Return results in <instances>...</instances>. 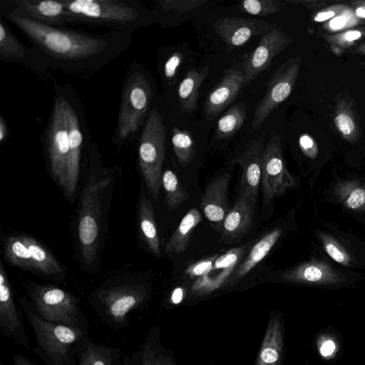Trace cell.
<instances>
[{"mask_svg": "<svg viewBox=\"0 0 365 365\" xmlns=\"http://www.w3.org/2000/svg\"><path fill=\"white\" fill-rule=\"evenodd\" d=\"M19 304L35 336V354L46 365H77L78 354L88 339V330L45 320L24 297Z\"/></svg>", "mask_w": 365, "mask_h": 365, "instance_id": "obj_1", "label": "cell"}, {"mask_svg": "<svg viewBox=\"0 0 365 365\" xmlns=\"http://www.w3.org/2000/svg\"><path fill=\"white\" fill-rule=\"evenodd\" d=\"M9 18L36 44L58 59H84L96 55L106 46L103 39L40 23L16 9Z\"/></svg>", "mask_w": 365, "mask_h": 365, "instance_id": "obj_2", "label": "cell"}, {"mask_svg": "<svg viewBox=\"0 0 365 365\" xmlns=\"http://www.w3.org/2000/svg\"><path fill=\"white\" fill-rule=\"evenodd\" d=\"M26 289L34 309L45 320L88 330L87 318L76 298L51 284H28Z\"/></svg>", "mask_w": 365, "mask_h": 365, "instance_id": "obj_3", "label": "cell"}, {"mask_svg": "<svg viewBox=\"0 0 365 365\" xmlns=\"http://www.w3.org/2000/svg\"><path fill=\"white\" fill-rule=\"evenodd\" d=\"M165 129L159 112L152 110L145 121L138 147L141 173L151 197L157 200L162 185Z\"/></svg>", "mask_w": 365, "mask_h": 365, "instance_id": "obj_4", "label": "cell"}, {"mask_svg": "<svg viewBox=\"0 0 365 365\" xmlns=\"http://www.w3.org/2000/svg\"><path fill=\"white\" fill-rule=\"evenodd\" d=\"M147 290L141 284H128L111 287L98 291L92 304L101 318L113 329L128 327V315L145 302Z\"/></svg>", "mask_w": 365, "mask_h": 365, "instance_id": "obj_5", "label": "cell"}, {"mask_svg": "<svg viewBox=\"0 0 365 365\" xmlns=\"http://www.w3.org/2000/svg\"><path fill=\"white\" fill-rule=\"evenodd\" d=\"M108 178L98 180L91 175L83 188L78 221V239L83 258L91 264L96 259L100 232L101 192Z\"/></svg>", "mask_w": 365, "mask_h": 365, "instance_id": "obj_6", "label": "cell"}, {"mask_svg": "<svg viewBox=\"0 0 365 365\" xmlns=\"http://www.w3.org/2000/svg\"><path fill=\"white\" fill-rule=\"evenodd\" d=\"M152 91L145 76L135 72L124 86L118 120V135L124 139L138 128L149 108Z\"/></svg>", "mask_w": 365, "mask_h": 365, "instance_id": "obj_7", "label": "cell"}, {"mask_svg": "<svg viewBox=\"0 0 365 365\" xmlns=\"http://www.w3.org/2000/svg\"><path fill=\"white\" fill-rule=\"evenodd\" d=\"M73 21L108 25H130L139 18L138 11L117 0H63Z\"/></svg>", "mask_w": 365, "mask_h": 365, "instance_id": "obj_8", "label": "cell"}, {"mask_svg": "<svg viewBox=\"0 0 365 365\" xmlns=\"http://www.w3.org/2000/svg\"><path fill=\"white\" fill-rule=\"evenodd\" d=\"M4 255L13 265L47 276H56L63 271L54 256L38 241L28 235L8 237Z\"/></svg>", "mask_w": 365, "mask_h": 365, "instance_id": "obj_9", "label": "cell"}, {"mask_svg": "<svg viewBox=\"0 0 365 365\" xmlns=\"http://www.w3.org/2000/svg\"><path fill=\"white\" fill-rule=\"evenodd\" d=\"M296 183V178L286 168L281 138L276 133L269 140L263 153L261 175L263 205H270L274 198L293 188Z\"/></svg>", "mask_w": 365, "mask_h": 365, "instance_id": "obj_10", "label": "cell"}, {"mask_svg": "<svg viewBox=\"0 0 365 365\" xmlns=\"http://www.w3.org/2000/svg\"><path fill=\"white\" fill-rule=\"evenodd\" d=\"M301 61L300 56L291 58L274 71L254 112L252 131L259 130L271 113L289 96L299 75Z\"/></svg>", "mask_w": 365, "mask_h": 365, "instance_id": "obj_11", "label": "cell"}, {"mask_svg": "<svg viewBox=\"0 0 365 365\" xmlns=\"http://www.w3.org/2000/svg\"><path fill=\"white\" fill-rule=\"evenodd\" d=\"M65 101L58 98L54 102L48 130V155L53 178L65 190L68 154V128Z\"/></svg>", "mask_w": 365, "mask_h": 365, "instance_id": "obj_12", "label": "cell"}, {"mask_svg": "<svg viewBox=\"0 0 365 365\" xmlns=\"http://www.w3.org/2000/svg\"><path fill=\"white\" fill-rule=\"evenodd\" d=\"M292 41V38L276 25L261 36L255 48L243 56L244 86L251 83L259 73L268 70L272 59Z\"/></svg>", "mask_w": 365, "mask_h": 365, "instance_id": "obj_13", "label": "cell"}, {"mask_svg": "<svg viewBox=\"0 0 365 365\" xmlns=\"http://www.w3.org/2000/svg\"><path fill=\"white\" fill-rule=\"evenodd\" d=\"M0 332L21 346L31 349L12 287L2 264L0 266Z\"/></svg>", "mask_w": 365, "mask_h": 365, "instance_id": "obj_14", "label": "cell"}, {"mask_svg": "<svg viewBox=\"0 0 365 365\" xmlns=\"http://www.w3.org/2000/svg\"><path fill=\"white\" fill-rule=\"evenodd\" d=\"M215 32L231 51L245 44L253 36L264 35L274 26L259 19L228 16L217 19L212 24Z\"/></svg>", "mask_w": 365, "mask_h": 365, "instance_id": "obj_15", "label": "cell"}, {"mask_svg": "<svg viewBox=\"0 0 365 365\" xmlns=\"http://www.w3.org/2000/svg\"><path fill=\"white\" fill-rule=\"evenodd\" d=\"M264 148L262 138L252 140L245 150L233 160V163L239 165L242 170L240 195L249 198L254 203L261 183Z\"/></svg>", "mask_w": 365, "mask_h": 365, "instance_id": "obj_16", "label": "cell"}, {"mask_svg": "<svg viewBox=\"0 0 365 365\" xmlns=\"http://www.w3.org/2000/svg\"><path fill=\"white\" fill-rule=\"evenodd\" d=\"M230 174L223 173L212 179L202 195L200 208L212 229L221 231L222 225L229 210L227 189Z\"/></svg>", "mask_w": 365, "mask_h": 365, "instance_id": "obj_17", "label": "cell"}, {"mask_svg": "<svg viewBox=\"0 0 365 365\" xmlns=\"http://www.w3.org/2000/svg\"><path fill=\"white\" fill-rule=\"evenodd\" d=\"M281 278L289 282L335 285L346 281L345 276L334 269L327 262L310 260L284 272Z\"/></svg>", "mask_w": 365, "mask_h": 365, "instance_id": "obj_18", "label": "cell"}, {"mask_svg": "<svg viewBox=\"0 0 365 365\" xmlns=\"http://www.w3.org/2000/svg\"><path fill=\"white\" fill-rule=\"evenodd\" d=\"M255 203L249 198L239 195L229 208L221 228V240L225 243H238L252 226Z\"/></svg>", "mask_w": 365, "mask_h": 365, "instance_id": "obj_19", "label": "cell"}, {"mask_svg": "<svg viewBox=\"0 0 365 365\" xmlns=\"http://www.w3.org/2000/svg\"><path fill=\"white\" fill-rule=\"evenodd\" d=\"M244 86V76L239 70L229 69L222 81L208 93L205 103V115L215 119L237 97Z\"/></svg>", "mask_w": 365, "mask_h": 365, "instance_id": "obj_20", "label": "cell"}, {"mask_svg": "<svg viewBox=\"0 0 365 365\" xmlns=\"http://www.w3.org/2000/svg\"><path fill=\"white\" fill-rule=\"evenodd\" d=\"M14 2L17 5L16 11L40 23L53 26L73 22L63 0H16Z\"/></svg>", "mask_w": 365, "mask_h": 365, "instance_id": "obj_21", "label": "cell"}, {"mask_svg": "<svg viewBox=\"0 0 365 365\" xmlns=\"http://www.w3.org/2000/svg\"><path fill=\"white\" fill-rule=\"evenodd\" d=\"M65 110L68 120L69 145L66 166V187L64 191L68 197H72L75 193L78 180L83 135L77 115L66 101Z\"/></svg>", "mask_w": 365, "mask_h": 365, "instance_id": "obj_22", "label": "cell"}, {"mask_svg": "<svg viewBox=\"0 0 365 365\" xmlns=\"http://www.w3.org/2000/svg\"><path fill=\"white\" fill-rule=\"evenodd\" d=\"M283 232L279 227L272 228L251 247L244 259L239 263L225 282L230 287L237 284L256 267L270 252Z\"/></svg>", "mask_w": 365, "mask_h": 365, "instance_id": "obj_23", "label": "cell"}, {"mask_svg": "<svg viewBox=\"0 0 365 365\" xmlns=\"http://www.w3.org/2000/svg\"><path fill=\"white\" fill-rule=\"evenodd\" d=\"M284 346L283 327L280 317L270 315L255 365H279Z\"/></svg>", "mask_w": 365, "mask_h": 365, "instance_id": "obj_24", "label": "cell"}, {"mask_svg": "<svg viewBox=\"0 0 365 365\" xmlns=\"http://www.w3.org/2000/svg\"><path fill=\"white\" fill-rule=\"evenodd\" d=\"M123 361L119 349L88 339L78 354L77 365H123Z\"/></svg>", "mask_w": 365, "mask_h": 365, "instance_id": "obj_25", "label": "cell"}, {"mask_svg": "<svg viewBox=\"0 0 365 365\" xmlns=\"http://www.w3.org/2000/svg\"><path fill=\"white\" fill-rule=\"evenodd\" d=\"M202 220V215L198 209H190L165 245V254L172 256L183 252L187 247L194 229Z\"/></svg>", "mask_w": 365, "mask_h": 365, "instance_id": "obj_26", "label": "cell"}, {"mask_svg": "<svg viewBox=\"0 0 365 365\" xmlns=\"http://www.w3.org/2000/svg\"><path fill=\"white\" fill-rule=\"evenodd\" d=\"M209 73V67L204 66L200 71L189 70L178 86V98L180 108L184 112L190 113L196 107L199 88Z\"/></svg>", "mask_w": 365, "mask_h": 365, "instance_id": "obj_27", "label": "cell"}, {"mask_svg": "<svg viewBox=\"0 0 365 365\" xmlns=\"http://www.w3.org/2000/svg\"><path fill=\"white\" fill-rule=\"evenodd\" d=\"M139 223L143 238L150 250L156 257L161 254L160 239L151 201L145 197L140 200L139 207Z\"/></svg>", "mask_w": 365, "mask_h": 365, "instance_id": "obj_28", "label": "cell"}, {"mask_svg": "<svg viewBox=\"0 0 365 365\" xmlns=\"http://www.w3.org/2000/svg\"><path fill=\"white\" fill-rule=\"evenodd\" d=\"M336 197L350 210H365V186L358 180L338 182L334 189Z\"/></svg>", "mask_w": 365, "mask_h": 365, "instance_id": "obj_29", "label": "cell"}, {"mask_svg": "<svg viewBox=\"0 0 365 365\" xmlns=\"http://www.w3.org/2000/svg\"><path fill=\"white\" fill-rule=\"evenodd\" d=\"M334 123L341 135L349 142H354L359 137V128L354 113L349 102H338Z\"/></svg>", "mask_w": 365, "mask_h": 365, "instance_id": "obj_30", "label": "cell"}, {"mask_svg": "<svg viewBox=\"0 0 365 365\" xmlns=\"http://www.w3.org/2000/svg\"><path fill=\"white\" fill-rule=\"evenodd\" d=\"M245 115V104L243 102L232 106L217 121L215 132L217 138L223 140L234 135L242 126Z\"/></svg>", "mask_w": 365, "mask_h": 365, "instance_id": "obj_31", "label": "cell"}, {"mask_svg": "<svg viewBox=\"0 0 365 365\" xmlns=\"http://www.w3.org/2000/svg\"><path fill=\"white\" fill-rule=\"evenodd\" d=\"M172 145L179 164L186 166L195 155V146L191 133L187 130L174 127L172 130Z\"/></svg>", "mask_w": 365, "mask_h": 365, "instance_id": "obj_32", "label": "cell"}, {"mask_svg": "<svg viewBox=\"0 0 365 365\" xmlns=\"http://www.w3.org/2000/svg\"><path fill=\"white\" fill-rule=\"evenodd\" d=\"M162 185L165 192V205L169 210L180 206L188 198L176 174L171 170H165L162 175Z\"/></svg>", "mask_w": 365, "mask_h": 365, "instance_id": "obj_33", "label": "cell"}, {"mask_svg": "<svg viewBox=\"0 0 365 365\" xmlns=\"http://www.w3.org/2000/svg\"><path fill=\"white\" fill-rule=\"evenodd\" d=\"M364 37L365 26L351 28L333 34H328L324 36V38L330 46L332 51L336 54H339Z\"/></svg>", "mask_w": 365, "mask_h": 365, "instance_id": "obj_34", "label": "cell"}, {"mask_svg": "<svg viewBox=\"0 0 365 365\" xmlns=\"http://www.w3.org/2000/svg\"><path fill=\"white\" fill-rule=\"evenodd\" d=\"M24 54V47L4 22L0 21V56L2 60H19Z\"/></svg>", "mask_w": 365, "mask_h": 365, "instance_id": "obj_35", "label": "cell"}, {"mask_svg": "<svg viewBox=\"0 0 365 365\" xmlns=\"http://www.w3.org/2000/svg\"><path fill=\"white\" fill-rule=\"evenodd\" d=\"M285 6L278 0H245L239 3V8L245 13L254 16H267L277 13Z\"/></svg>", "mask_w": 365, "mask_h": 365, "instance_id": "obj_36", "label": "cell"}, {"mask_svg": "<svg viewBox=\"0 0 365 365\" xmlns=\"http://www.w3.org/2000/svg\"><path fill=\"white\" fill-rule=\"evenodd\" d=\"M318 236L324 250L332 259L344 266H352V257L336 240L322 232H319Z\"/></svg>", "mask_w": 365, "mask_h": 365, "instance_id": "obj_37", "label": "cell"}, {"mask_svg": "<svg viewBox=\"0 0 365 365\" xmlns=\"http://www.w3.org/2000/svg\"><path fill=\"white\" fill-rule=\"evenodd\" d=\"M249 247L250 245L246 244L240 247H234L225 254L219 255L214 263L211 272L217 270H228L233 272L242 259V257L247 253Z\"/></svg>", "mask_w": 365, "mask_h": 365, "instance_id": "obj_38", "label": "cell"}, {"mask_svg": "<svg viewBox=\"0 0 365 365\" xmlns=\"http://www.w3.org/2000/svg\"><path fill=\"white\" fill-rule=\"evenodd\" d=\"M361 22L356 17L351 6L342 13L325 22L323 27L330 32H341L360 24Z\"/></svg>", "mask_w": 365, "mask_h": 365, "instance_id": "obj_39", "label": "cell"}, {"mask_svg": "<svg viewBox=\"0 0 365 365\" xmlns=\"http://www.w3.org/2000/svg\"><path fill=\"white\" fill-rule=\"evenodd\" d=\"M205 2V0H163L158 4L164 11H173L180 14L190 11Z\"/></svg>", "mask_w": 365, "mask_h": 365, "instance_id": "obj_40", "label": "cell"}, {"mask_svg": "<svg viewBox=\"0 0 365 365\" xmlns=\"http://www.w3.org/2000/svg\"><path fill=\"white\" fill-rule=\"evenodd\" d=\"M219 257L218 254L200 259L190 266L184 271L186 277L190 278L201 277L208 275L213 268L214 263Z\"/></svg>", "mask_w": 365, "mask_h": 365, "instance_id": "obj_41", "label": "cell"}, {"mask_svg": "<svg viewBox=\"0 0 365 365\" xmlns=\"http://www.w3.org/2000/svg\"><path fill=\"white\" fill-rule=\"evenodd\" d=\"M349 7L346 4H336L319 9L313 16L312 21L317 23L327 22L336 17Z\"/></svg>", "mask_w": 365, "mask_h": 365, "instance_id": "obj_42", "label": "cell"}, {"mask_svg": "<svg viewBox=\"0 0 365 365\" xmlns=\"http://www.w3.org/2000/svg\"><path fill=\"white\" fill-rule=\"evenodd\" d=\"M183 59V56L180 52H175L172 53L165 61L164 65L163 72L164 76L168 80L173 79L181 65Z\"/></svg>", "mask_w": 365, "mask_h": 365, "instance_id": "obj_43", "label": "cell"}, {"mask_svg": "<svg viewBox=\"0 0 365 365\" xmlns=\"http://www.w3.org/2000/svg\"><path fill=\"white\" fill-rule=\"evenodd\" d=\"M299 145L302 153L311 159L315 158L318 155L319 149L317 143L307 133L300 135Z\"/></svg>", "mask_w": 365, "mask_h": 365, "instance_id": "obj_44", "label": "cell"}, {"mask_svg": "<svg viewBox=\"0 0 365 365\" xmlns=\"http://www.w3.org/2000/svg\"><path fill=\"white\" fill-rule=\"evenodd\" d=\"M150 356V365H175L170 357L158 352L150 341H147Z\"/></svg>", "mask_w": 365, "mask_h": 365, "instance_id": "obj_45", "label": "cell"}, {"mask_svg": "<svg viewBox=\"0 0 365 365\" xmlns=\"http://www.w3.org/2000/svg\"><path fill=\"white\" fill-rule=\"evenodd\" d=\"M318 349L319 354L324 358H330L336 351L335 341L329 336H323L318 340Z\"/></svg>", "mask_w": 365, "mask_h": 365, "instance_id": "obj_46", "label": "cell"}, {"mask_svg": "<svg viewBox=\"0 0 365 365\" xmlns=\"http://www.w3.org/2000/svg\"><path fill=\"white\" fill-rule=\"evenodd\" d=\"M286 2L302 4L309 9L314 10L319 8L322 9L327 4V1L322 0H290L286 1Z\"/></svg>", "mask_w": 365, "mask_h": 365, "instance_id": "obj_47", "label": "cell"}, {"mask_svg": "<svg viewBox=\"0 0 365 365\" xmlns=\"http://www.w3.org/2000/svg\"><path fill=\"white\" fill-rule=\"evenodd\" d=\"M350 6L356 17L361 22H365V0L354 1Z\"/></svg>", "mask_w": 365, "mask_h": 365, "instance_id": "obj_48", "label": "cell"}, {"mask_svg": "<svg viewBox=\"0 0 365 365\" xmlns=\"http://www.w3.org/2000/svg\"><path fill=\"white\" fill-rule=\"evenodd\" d=\"M14 365H36L30 359L21 354H14L12 355Z\"/></svg>", "mask_w": 365, "mask_h": 365, "instance_id": "obj_49", "label": "cell"}, {"mask_svg": "<svg viewBox=\"0 0 365 365\" xmlns=\"http://www.w3.org/2000/svg\"><path fill=\"white\" fill-rule=\"evenodd\" d=\"M8 135V127L4 118L0 116V142L3 143Z\"/></svg>", "mask_w": 365, "mask_h": 365, "instance_id": "obj_50", "label": "cell"}, {"mask_svg": "<svg viewBox=\"0 0 365 365\" xmlns=\"http://www.w3.org/2000/svg\"><path fill=\"white\" fill-rule=\"evenodd\" d=\"M183 296V290L181 288H177L174 290L171 299L173 303L177 304L179 303Z\"/></svg>", "mask_w": 365, "mask_h": 365, "instance_id": "obj_51", "label": "cell"}, {"mask_svg": "<svg viewBox=\"0 0 365 365\" xmlns=\"http://www.w3.org/2000/svg\"><path fill=\"white\" fill-rule=\"evenodd\" d=\"M354 53L365 55V42L358 45L353 51Z\"/></svg>", "mask_w": 365, "mask_h": 365, "instance_id": "obj_52", "label": "cell"}, {"mask_svg": "<svg viewBox=\"0 0 365 365\" xmlns=\"http://www.w3.org/2000/svg\"><path fill=\"white\" fill-rule=\"evenodd\" d=\"M360 64H361V66H363L364 67H365V62H361Z\"/></svg>", "mask_w": 365, "mask_h": 365, "instance_id": "obj_53", "label": "cell"}, {"mask_svg": "<svg viewBox=\"0 0 365 365\" xmlns=\"http://www.w3.org/2000/svg\"><path fill=\"white\" fill-rule=\"evenodd\" d=\"M0 365H4L1 361H0Z\"/></svg>", "mask_w": 365, "mask_h": 365, "instance_id": "obj_54", "label": "cell"}]
</instances>
